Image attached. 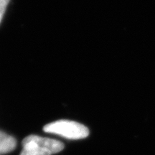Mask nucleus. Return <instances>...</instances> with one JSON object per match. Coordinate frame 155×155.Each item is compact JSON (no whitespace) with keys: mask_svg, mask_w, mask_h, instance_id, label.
<instances>
[{"mask_svg":"<svg viewBox=\"0 0 155 155\" xmlns=\"http://www.w3.org/2000/svg\"><path fill=\"white\" fill-rule=\"evenodd\" d=\"M64 145L56 139L37 135H30L22 141V150L19 155H52L61 152Z\"/></svg>","mask_w":155,"mask_h":155,"instance_id":"1","label":"nucleus"},{"mask_svg":"<svg viewBox=\"0 0 155 155\" xmlns=\"http://www.w3.org/2000/svg\"><path fill=\"white\" fill-rule=\"evenodd\" d=\"M43 130L47 133L59 135L69 139H84L89 135L86 126L71 120H58L45 126Z\"/></svg>","mask_w":155,"mask_h":155,"instance_id":"2","label":"nucleus"},{"mask_svg":"<svg viewBox=\"0 0 155 155\" xmlns=\"http://www.w3.org/2000/svg\"><path fill=\"white\" fill-rule=\"evenodd\" d=\"M16 140L13 137L0 131V154L12 152L16 147Z\"/></svg>","mask_w":155,"mask_h":155,"instance_id":"3","label":"nucleus"},{"mask_svg":"<svg viewBox=\"0 0 155 155\" xmlns=\"http://www.w3.org/2000/svg\"><path fill=\"white\" fill-rule=\"evenodd\" d=\"M10 0H0V24L4 18V15L7 9V6H8Z\"/></svg>","mask_w":155,"mask_h":155,"instance_id":"4","label":"nucleus"}]
</instances>
